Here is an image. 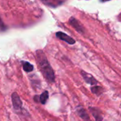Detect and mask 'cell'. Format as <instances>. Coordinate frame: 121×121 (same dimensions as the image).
<instances>
[{
	"label": "cell",
	"mask_w": 121,
	"mask_h": 121,
	"mask_svg": "<svg viewBox=\"0 0 121 121\" xmlns=\"http://www.w3.org/2000/svg\"><path fill=\"white\" fill-rule=\"evenodd\" d=\"M69 23L80 34H84L85 29L83 25L74 17H71L69 20Z\"/></svg>",
	"instance_id": "cell-2"
},
{
	"label": "cell",
	"mask_w": 121,
	"mask_h": 121,
	"mask_svg": "<svg viewBox=\"0 0 121 121\" xmlns=\"http://www.w3.org/2000/svg\"><path fill=\"white\" fill-rule=\"evenodd\" d=\"M81 74L83 77V79H84V81L87 83L91 85H92L93 86L98 84V81L89 73H87L84 71H81Z\"/></svg>",
	"instance_id": "cell-5"
},
{
	"label": "cell",
	"mask_w": 121,
	"mask_h": 121,
	"mask_svg": "<svg viewBox=\"0 0 121 121\" xmlns=\"http://www.w3.org/2000/svg\"><path fill=\"white\" fill-rule=\"evenodd\" d=\"M49 96V94H48V91H45L43 93H42V94L39 96V101L42 104H45L48 99V96Z\"/></svg>",
	"instance_id": "cell-11"
},
{
	"label": "cell",
	"mask_w": 121,
	"mask_h": 121,
	"mask_svg": "<svg viewBox=\"0 0 121 121\" xmlns=\"http://www.w3.org/2000/svg\"><path fill=\"white\" fill-rule=\"evenodd\" d=\"M0 29L2 30H4L6 29V26H5V25L4 24L3 21H1V18H0Z\"/></svg>",
	"instance_id": "cell-12"
},
{
	"label": "cell",
	"mask_w": 121,
	"mask_h": 121,
	"mask_svg": "<svg viewBox=\"0 0 121 121\" xmlns=\"http://www.w3.org/2000/svg\"><path fill=\"white\" fill-rule=\"evenodd\" d=\"M91 90L92 93L94 94L95 95H96L97 96L101 95L104 93V89L99 86H94L93 87H91Z\"/></svg>",
	"instance_id": "cell-8"
},
{
	"label": "cell",
	"mask_w": 121,
	"mask_h": 121,
	"mask_svg": "<svg viewBox=\"0 0 121 121\" xmlns=\"http://www.w3.org/2000/svg\"><path fill=\"white\" fill-rule=\"evenodd\" d=\"M89 111L92 113V115H93V116H94V118L95 119V121H103V116L101 115V111L98 108L90 107Z\"/></svg>",
	"instance_id": "cell-7"
},
{
	"label": "cell",
	"mask_w": 121,
	"mask_h": 121,
	"mask_svg": "<svg viewBox=\"0 0 121 121\" xmlns=\"http://www.w3.org/2000/svg\"><path fill=\"white\" fill-rule=\"evenodd\" d=\"M55 35H56L57 38H58L59 39L66 42L67 43H68L69 45H74L76 43V41L74 38H72L71 36L68 35L67 34H66L63 32H61V31L57 32Z\"/></svg>",
	"instance_id": "cell-4"
},
{
	"label": "cell",
	"mask_w": 121,
	"mask_h": 121,
	"mask_svg": "<svg viewBox=\"0 0 121 121\" xmlns=\"http://www.w3.org/2000/svg\"><path fill=\"white\" fill-rule=\"evenodd\" d=\"M34 101H35V102H38V101H39V96H35V97H34Z\"/></svg>",
	"instance_id": "cell-13"
},
{
	"label": "cell",
	"mask_w": 121,
	"mask_h": 121,
	"mask_svg": "<svg viewBox=\"0 0 121 121\" xmlns=\"http://www.w3.org/2000/svg\"><path fill=\"white\" fill-rule=\"evenodd\" d=\"M43 3L49 6H52V7H56L59 5H60L61 4L63 3V1H57V0H54V1H43Z\"/></svg>",
	"instance_id": "cell-9"
},
{
	"label": "cell",
	"mask_w": 121,
	"mask_h": 121,
	"mask_svg": "<svg viewBox=\"0 0 121 121\" xmlns=\"http://www.w3.org/2000/svg\"><path fill=\"white\" fill-rule=\"evenodd\" d=\"M36 60L38 62L40 69L45 79L50 83L54 82L55 78L54 70L50 65L45 53L42 50L36 51Z\"/></svg>",
	"instance_id": "cell-1"
},
{
	"label": "cell",
	"mask_w": 121,
	"mask_h": 121,
	"mask_svg": "<svg viewBox=\"0 0 121 121\" xmlns=\"http://www.w3.org/2000/svg\"><path fill=\"white\" fill-rule=\"evenodd\" d=\"M23 70L26 72H30L33 70V65L28 62H22Z\"/></svg>",
	"instance_id": "cell-10"
},
{
	"label": "cell",
	"mask_w": 121,
	"mask_h": 121,
	"mask_svg": "<svg viewBox=\"0 0 121 121\" xmlns=\"http://www.w3.org/2000/svg\"><path fill=\"white\" fill-rule=\"evenodd\" d=\"M77 114L84 121H91L87 112L83 107H78L77 109Z\"/></svg>",
	"instance_id": "cell-6"
},
{
	"label": "cell",
	"mask_w": 121,
	"mask_h": 121,
	"mask_svg": "<svg viewBox=\"0 0 121 121\" xmlns=\"http://www.w3.org/2000/svg\"><path fill=\"white\" fill-rule=\"evenodd\" d=\"M11 101H12L13 107L16 111H18L22 108L23 103H22L19 96L18 95V94L16 92H13L12 94V95H11Z\"/></svg>",
	"instance_id": "cell-3"
}]
</instances>
